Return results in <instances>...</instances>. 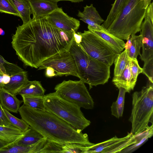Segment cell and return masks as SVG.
<instances>
[{
  "mask_svg": "<svg viewBox=\"0 0 153 153\" xmlns=\"http://www.w3.org/2000/svg\"><path fill=\"white\" fill-rule=\"evenodd\" d=\"M24 132L12 124L0 126V140L7 144L15 143L24 135Z\"/></svg>",
  "mask_w": 153,
  "mask_h": 153,
  "instance_id": "obj_20",
  "label": "cell"
},
{
  "mask_svg": "<svg viewBox=\"0 0 153 153\" xmlns=\"http://www.w3.org/2000/svg\"><path fill=\"white\" fill-rule=\"evenodd\" d=\"M88 30L99 36L109 45L117 53H120L124 48L125 43L119 39L105 30L95 29L88 25Z\"/></svg>",
  "mask_w": 153,
  "mask_h": 153,
  "instance_id": "obj_18",
  "label": "cell"
},
{
  "mask_svg": "<svg viewBox=\"0 0 153 153\" xmlns=\"http://www.w3.org/2000/svg\"><path fill=\"white\" fill-rule=\"evenodd\" d=\"M47 141L44 138L37 143L28 146L19 145L16 142L5 145L0 149V153H38Z\"/></svg>",
  "mask_w": 153,
  "mask_h": 153,
  "instance_id": "obj_15",
  "label": "cell"
},
{
  "mask_svg": "<svg viewBox=\"0 0 153 153\" xmlns=\"http://www.w3.org/2000/svg\"><path fill=\"white\" fill-rule=\"evenodd\" d=\"M46 16L53 26L66 32L76 33L80 26V21L68 16L62 7H58Z\"/></svg>",
  "mask_w": 153,
  "mask_h": 153,
  "instance_id": "obj_12",
  "label": "cell"
},
{
  "mask_svg": "<svg viewBox=\"0 0 153 153\" xmlns=\"http://www.w3.org/2000/svg\"><path fill=\"white\" fill-rule=\"evenodd\" d=\"M129 0H115L112 4V7L106 20L101 25L106 30L115 19Z\"/></svg>",
  "mask_w": 153,
  "mask_h": 153,
  "instance_id": "obj_22",
  "label": "cell"
},
{
  "mask_svg": "<svg viewBox=\"0 0 153 153\" xmlns=\"http://www.w3.org/2000/svg\"><path fill=\"white\" fill-rule=\"evenodd\" d=\"M19 112L22 119L48 141L65 145L71 143H92L88 135L79 132L54 114L33 109L23 104Z\"/></svg>",
  "mask_w": 153,
  "mask_h": 153,
  "instance_id": "obj_2",
  "label": "cell"
},
{
  "mask_svg": "<svg viewBox=\"0 0 153 153\" xmlns=\"http://www.w3.org/2000/svg\"><path fill=\"white\" fill-rule=\"evenodd\" d=\"M45 90L39 81H30L17 94V95L44 96Z\"/></svg>",
  "mask_w": 153,
  "mask_h": 153,
  "instance_id": "obj_23",
  "label": "cell"
},
{
  "mask_svg": "<svg viewBox=\"0 0 153 153\" xmlns=\"http://www.w3.org/2000/svg\"><path fill=\"white\" fill-rule=\"evenodd\" d=\"M44 138L40 133L30 127L16 143L19 145L28 146L37 143Z\"/></svg>",
  "mask_w": 153,
  "mask_h": 153,
  "instance_id": "obj_25",
  "label": "cell"
},
{
  "mask_svg": "<svg viewBox=\"0 0 153 153\" xmlns=\"http://www.w3.org/2000/svg\"><path fill=\"white\" fill-rule=\"evenodd\" d=\"M77 16L80 20L91 27L97 30H104L101 24L104 20L100 16L92 4L89 6L86 5L84 7L83 12L79 11Z\"/></svg>",
  "mask_w": 153,
  "mask_h": 153,
  "instance_id": "obj_14",
  "label": "cell"
},
{
  "mask_svg": "<svg viewBox=\"0 0 153 153\" xmlns=\"http://www.w3.org/2000/svg\"><path fill=\"white\" fill-rule=\"evenodd\" d=\"M132 134L128 133L126 136L118 138L116 136L105 141L94 143L90 146L86 153H120L131 145L128 138Z\"/></svg>",
  "mask_w": 153,
  "mask_h": 153,
  "instance_id": "obj_11",
  "label": "cell"
},
{
  "mask_svg": "<svg viewBox=\"0 0 153 153\" xmlns=\"http://www.w3.org/2000/svg\"><path fill=\"white\" fill-rule=\"evenodd\" d=\"M52 1L58 2V1H69L72 2L77 3L83 1L84 0H49Z\"/></svg>",
  "mask_w": 153,
  "mask_h": 153,
  "instance_id": "obj_39",
  "label": "cell"
},
{
  "mask_svg": "<svg viewBox=\"0 0 153 153\" xmlns=\"http://www.w3.org/2000/svg\"><path fill=\"white\" fill-rule=\"evenodd\" d=\"M0 12L13 15L20 17L18 12L9 0H0Z\"/></svg>",
  "mask_w": 153,
  "mask_h": 153,
  "instance_id": "obj_33",
  "label": "cell"
},
{
  "mask_svg": "<svg viewBox=\"0 0 153 153\" xmlns=\"http://www.w3.org/2000/svg\"><path fill=\"white\" fill-rule=\"evenodd\" d=\"M130 69L133 79L136 82L138 75L143 72V68L139 66L137 59L129 58Z\"/></svg>",
  "mask_w": 153,
  "mask_h": 153,
  "instance_id": "obj_34",
  "label": "cell"
},
{
  "mask_svg": "<svg viewBox=\"0 0 153 153\" xmlns=\"http://www.w3.org/2000/svg\"><path fill=\"white\" fill-rule=\"evenodd\" d=\"M85 83L80 80H64L56 85L55 92L62 98L80 107L92 109L94 107V102Z\"/></svg>",
  "mask_w": 153,
  "mask_h": 153,
  "instance_id": "obj_8",
  "label": "cell"
},
{
  "mask_svg": "<svg viewBox=\"0 0 153 153\" xmlns=\"http://www.w3.org/2000/svg\"><path fill=\"white\" fill-rule=\"evenodd\" d=\"M112 82L118 89L120 88H123L127 92L130 93L131 90L134 89L136 82L133 80L130 72L129 59L120 76L117 77H113Z\"/></svg>",
  "mask_w": 153,
  "mask_h": 153,
  "instance_id": "obj_19",
  "label": "cell"
},
{
  "mask_svg": "<svg viewBox=\"0 0 153 153\" xmlns=\"http://www.w3.org/2000/svg\"><path fill=\"white\" fill-rule=\"evenodd\" d=\"M22 102L24 105L33 109L45 111V108L44 96H34L26 95H21Z\"/></svg>",
  "mask_w": 153,
  "mask_h": 153,
  "instance_id": "obj_26",
  "label": "cell"
},
{
  "mask_svg": "<svg viewBox=\"0 0 153 153\" xmlns=\"http://www.w3.org/2000/svg\"><path fill=\"white\" fill-rule=\"evenodd\" d=\"M129 120L133 135L142 132L153 122V83L149 81L140 91L132 95V109Z\"/></svg>",
  "mask_w": 153,
  "mask_h": 153,
  "instance_id": "obj_5",
  "label": "cell"
},
{
  "mask_svg": "<svg viewBox=\"0 0 153 153\" xmlns=\"http://www.w3.org/2000/svg\"><path fill=\"white\" fill-rule=\"evenodd\" d=\"M5 34L4 31L1 28H0V35L3 36Z\"/></svg>",
  "mask_w": 153,
  "mask_h": 153,
  "instance_id": "obj_42",
  "label": "cell"
},
{
  "mask_svg": "<svg viewBox=\"0 0 153 153\" xmlns=\"http://www.w3.org/2000/svg\"><path fill=\"white\" fill-rule=\"evenodd\" d=\"M144 0H129L105 30L122 40L140 31L146 9Z\"/></svg>",
  "mask_w": 153,
  "mask_h": 153,
  "instance_id": "obj_4",
  "label": "cell"
},
{
  "mask_svg": "<svg viewBox=\"0 0 153 153\" xmlns=\"http://www.w3.org/2000/svg\"><path fill=\"white\" fill-rule=\"evenodd\" d=\"M0 102L3 108L10 112L17 113L22 101L18 99L16 95L0 87Z\"/></svg>",
  "mask_w": 153,
  "mask_h": 153,
  "instance_id": "obj_16",
  "label": "cell"
},
{
  "mask_svg": "<svg viewBox=\"0 0 153 153\" xmlns=\"http://www.w3.org/2000/svg\"><path fill=\"white\" fill-rule=\"evenodd\" d=\"M46 69L45 75L48 77H51L55 76V74L54 70L52 68L49 67Z\"/></svg>",
  "mask_w": 153,
  "mask_h": 153,
  "instance_id": "obj_36",
  "label": "cell"
},
{
  "mask_svg": "<svg viewBox=\"0 0 153 153\" xmlns=\"http://www.w3.org/2000/svg\"><path fill=\"white\" fill-rule=\"evenodd\" d=\"M44 103L46 111L54 114L79 132H82L91 124L80 107L62 98L55 92L45 95Z\"/></svg>",
  "mask_w": 153,
  "mask_h": 153,
  "instance_id": "obj_6",
  "label": "cell"
},
{
  "mask_svg": "<svg viewBox=\"0 0 153 153\" xmlns=\"http://www.w3.org/2000/svg\"><path fill=\"white\" fill-rule=\"evenodd\" d=\"M74 33L56 27L46 16L31 19L16 27L11 44L25 66L38 68L46 60L69 51Z\"/></svg>",
  "mask_w": 153,
  "mask_h": 153,
  "instance_id": "obj_1",
  "label": "cell"
},
{
  "mask_svg": "<svg viewBox=\"0 0 153 153\" xmlns=\"http://www.w3.org/2000/svg\"><path fill=\"white\" fill-rule=\"evenodd\" d=\"M69 51L73 56L77 68L79 78L93 86L104 85L110 77V66L88 56L75 41L74 38Z\"/></svg>",
  "mask_w": 153,
  "mask_h": 153,
  "instance_id": "obj_3",
  "label": "cell"
},
{
  "mask_svg": "<svg viewBox=\"0 0 153 153\" xmlns=\"http://www.w3.org/2000/svg\"><path fill=\"white\" fill-rule=\"evenodd\" d=\"M6 60L0 55V73L2 74L6 73L4 65Z\"/></svg>",
  "mask_w": 153,
  "mask_h": 153,
  "instance_id": "obj_37",
  "label": "cell"
},
{
  "mask_svg": "<svg viewBox=\"0 0 153 153\" xmlns=\"http://www.w3.org/2000/svg\"><path fill=\"white\" fill-rule=\"evenodd\" d=\"M11 124L7 117L0 102V126H6Z\"/></svg>",
  "mask_w": 153,
  "mask_h": 153,
  "instance_id": "obj_35",
  "label": "cell"
},
{
  "mask_svg": "<svg viewBox=\"0 0 153 153\" xmlns=\"http://www.w3.org/2000/svg\"><path fill=\"white\" fill-rule=\"evenodd\" d=\"M131 45L127 51L129 58L130 59H137L138 55L140 56V49L141 47V36L140 35H136L132 34L130 36Z\"/></svg>",
  "mask_w": 153,
  "mask_h": 153,
  "instance_id": "obj_29",
  "label": "cell"
},
{
  "mask_svg": "<svg viewBox=\"0 0 153 153\" xmlns=\"http://www.w3.org/2000/svg\"><path fill=\"white\" fill-rule=\"evenodd\" d=\"M81 41L78 44L90 57L111 66L118 54L101 38L90 30L79 32Z\"/></svg>",
  "mask_w": 153,
  "mask_h": 153,
  "instance_id": "obj_7",
  "label": "cell"
},
{
  "mask_svg": "<svg viewBox=\"0 0 153 153\" xmlns=\"http://www.w3.org/2000/svg\"><path fill=\"white\" fill-rule=\"evenodd\" d=\"M151 0H144L143 7L144 9H146L149 4L151 3Z\"/></svg>",
  "mask_w": 153,
  "mask_h": 153,
  "instance_id": "obj_40",
  "label": "cell"
},
{
  "mask_svg": "<svg viewBox=\"0 0 153 153\" xmlns=\"http://www.w3.org/2000/svg\"><path fill=\"white\" fill-rule=\"evenodd\" d=\"M4 110L11 124L13 126L23 132H25L30 127L29 125L22 119L17 118L5 109H4Z\"/></svg>",
  "mask_w": 153,
  "mask_h": 153,
  "instance_id": "obj_31",
  "label": "cell"
},
{
  "mask_svg": "<svg viewBox=\"0 0 153 153\" xmlns=\"http://www.w3.org/2000/svg\"><path fill=\"white\" fill-rule=\"evenodd\" d=\"M10 79V76L7 74H3V76L2 82L4 85L8 83ZM4 86V85H3Z\"/></svg>",
  "mask_w": 153,
  "mask_h": 153,
  "instance_id": "obj_38",
  "label": "cell"
},
{
  "mask_svg": "<svg viewBox=\"0 0 153 153\" xmlns=\"http://www.w3.org/2000/svg\"><path fill=\"white\" fill-rule=\"evenodd\" d=\"M29 81L27 72L24 70L11 76L9 82L3 87L9 92L16 95L17 92Z\"/></svg>",
  "mask_w": 153,
  "mask_h": 153,
  "instance_id": "obj_17",
  "label": "cell"
},
{
  "mask_svg": "<svg viewBox=\"0 0 153 153\" xmlns=\"http://www.w3.org/2000/svg\"><path fill=\"white\" fill-rule=\"evenodd\" d=\"M129 59L126 50H125L118 54L113 63L114 64L113 77L120 76L127 65Z\"/></svg>",
  "mask_w": 153,
  "mask_h": 153,
  "instance_id": "obj_28",
  "label": "cell"
},
{
  "mask_svg": "<svg viewBox=\"0 0 153 153\" xmlns=\"http://www.w3.org/2000/svg\"><path fill=\"white\" fill-rule=\"evenodd\" d=\"M119 92L116 101L113 102L111 106V114L117 118L123 116L126 90L123 88H120L119 89Z\"/></svg>",
  "mask_w": 153,
  "mask_h": 153,
  "instance_id": "obj_27",
  "label": "cell"
},
{
  "mask_svg": "<svg viewBox=\"0 0 153 153\" xmlns=\"http://www.w3.org/2000/svg\"><path fill=\"white\" fill-rule=\"evenodd\" d=\"M7 145L6 143L0 140V149Z\"/></svg>",
  "mask_w": 153,
  "mask_h": 153,
  "instance_id": "obj_41",
  "label": "cell"
},
{
  "mask_svg": "<svg viewBox=\"0 0 153 153\" xmlns=\"http://www.w3.org/2000/svg\"><path fill=\"white\" fill-rule=\"evenodd\" d=\"M144 20L141 27V47L142 52L140 59L145 64L153 60V3L147 7Z\"/></svg>",
  "mask_w": 153,
  "mask_h": 153,
  "instance_id": "obj_10",
  "label": "cell"
},
{
  "mask_svg": "<svg viewBox=\"0 0 153 153\" xmlns=\"http://www.w3.org/2000/svg\"><path fill=\"white\" fill-rule=\"evenodd\" d=\"M153 134V126L152 124L143 132L134 135L136 140V143L125 149L120 153L131 152L135 151L151 137Z\"/></svg>",
  "mask_w": 153,
  "mask_h": 153,
  "instance_id": "obj_24",
  "label": "cell"
},
{
  "mask_svg": "<svg viewBox=\"0 0 153 153\" xmlns=\"http://www.w3.org/2000/svg\"><path fill=\"white\" fill-rule=\"evenodd\" d=\"M94 143L91 144L78 143H71L63 146V153H86L91 146Z\"/></svg>",
  "mask_w": 153,
  "mask_h": 153,
  "instance_id": "obj_30",
  "label": "cell"
},
{
  "mask_svg": "<svg viewBox=\"0 0 153 153\" xmlns=\"http://www.w3.org/2000/svg\"><path fill=\"white\" fill-rule=\"evenodd\" d=\"M49 67L54 70L55 76L72 75L79 77L75 60L69 51L46 60L39 66L38 70L43 69Z\"/></svg>",
  "mask_w": 153,
  "mask_h": 153,
  "instance_id": "obj_9",
  "label": "cell"
},
{
  "mask_svg": "<svg viewBox=\"0 0 153 153\" xmlns=\"http://www.w3.org/2000/svg\"><path fill=\"white\" fill-rule=\"evenodd\" d=\"M17 11L23 23H26L31 19V13L30 5L26 0H9Z\"/></svg>",
  "mask_w": 153,
  "mask_h": 153,
  "instance_id": "obj_21",
  "label": "cell"
},
{
  "mask_svg": "<svg viewBox=\"0 0 153 153\" xmlns=\"http://www.w3.org/2000/svg\"><path fill=\"white\" fill-rule=\"evenodd\" d=\"M63 145L55 142L47 140L43 147L38 153H63Z\"/></svg>",
  "mask_w": 153,
  "mask_h": 153,
  "instance_id": "obj_32",
  "label": "cell"
},
{
  "mask_svg": "<svg viewBox=\"0 0 153 153\" xmlns=\"http://www.w3.org/2000/svg\"><path fill=\"white\" fill-rule=\"evenodd\" d=\"M33 14L32 19L45 17L58 7L57 2L49 0H26Z\"/></svg>",
  "mask_w": 153,
  "mask_h": 153,
  "instance_id": "obj_13",
  "label": "cell"
}]
</instances>
